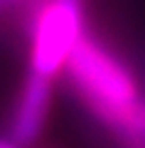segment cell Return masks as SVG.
<instances>
[{
  "instance_id": "6da1fadb",
  "label": "cell",
  "mask_w": 145,
  "mask_h": 148,
  "mask_svg": "<svg viewBox=\"0 0 145 148\" xmlns=\"http://www.w3.org/2000/svg\"><path fill=\"white\" fill-rule=\"evenodd\" d=\"M64 69L88 112L107 129L114 146L143 129L138 119L143 93L136 74L88 29L71 50Z\"/></svg>"
},
{
  "instance_id": "7a4b0ae2",
  "label": "cell",
  "mask_w": 145,
  "mask_h": 148,
  "mask_svg": "<svg viewBox=\"0 0 145 148\" xmlns=\"http://www.w3.org/2000/svg\"><path fill=\"white\" fill-rule=\"evenodd\" d=\"M86 31L83 7L64 0H48L31 34V67L48 79H55L67 67L71 50Z\"/></svg>"
},
{
  "instance_id": "3957f363",
  "label": "cell",
  "mask_w": 145,
  "mask_h": 148,
  "mask_svg": "<svg viewBox=\"0 0 145 148\" xmlns=\"http://www.w3.org/2000/svg\"><path fill=\"white\" fill-rule=\"evenodd\" d=\"M50 98H52V79L29 69L10 119V134H7L17 146L29 148L41 138L50 112Z\"/></svg>"
},
{
  "instance_id": "277c9868",
  "label": "cell",
  "mask_w": 145,
  "mask_h": 148,
  "mask_svg": "<svg viewBox=\"0 0 145 148\" xmlns=\"http://www.w3.org/2000/svg\"><path fill=\"white\" fill-rule=\"evenodd\" d=\"M26 3H33V0H0V12L10 10V7H17V5H26Z\"/></svg>"
},
{
  "instance_id": "5b68a950",
  "label": "cell",
  "mask_w": 145,
  "mask_h": 148,
  "mask_svg": "<svg viewBox=\"0 0 145 148\" xmlns=\"http://www.w3.org/2000/svg\"><path fill=\"white\" fill-rule=\"evenodd\" d=\"M0 148H22V146H17L12 138L7 136V138H0Z\"/></svg>"
},
{
  "instance_id": "8992f818",
  "label": "cell",
  "mask_w": 145,
  "mask_h": 148,
  "mask_svg": "<svg viewBox=\"0 0 145 148\" xmlns=\"http://www.w3.org/2000/svg\"><path fill=\"white\" fill-rule=\"evenodd\" d=\"M138 119H140V124L145 127V96H143V103H140V110H138Z\"/></svg>"
},
{
  "instance_id": "52a82bcc",
  "label": "cell",
  "mask_w": 145,
  "mask_h": 148,
  "mask_svg": "<svg viewBox=\"0 0 145 148\" xmlns=\"http://www.w3.org/2000/svg\"><path fill=\"white\" fill-rule=\"evenodd\" d=\"M64 3H69V5H76V7H83V0H64Z\"/></svg>"
}]
</instances>
